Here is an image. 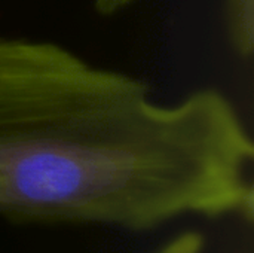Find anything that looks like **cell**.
<instances>
[{
  "mask_svg": "<svg viewBox=\"0 0 254 253\" xmlns=\"http://www.w3.org/2000/svg\"><path fill=\"white\" fill-rule=\"evenodd\" d=\"M254 145L234 101L159 103L132 75L43 39L0 37V216L152 230L253 218Z\"/></svg>",
  "mask_w": 254,
  "mask_h": 253,
  "instance_id": "6da1fadb",
  "label": "cell"
},
{
  "mask_svg": "<svg viewBox=\"0 0 254 253\" xmlns=\"http://www.w3.org/2000/svg\"><path fill=\"white\" fill-rule=\"evenodd\" d=\"M225 28L234 51L250 58L254 49V0H225Z\"/></svg>",
  "mask_w": 254,
  "mask_h": 253,
  "instance_id": "7a4b0ae2",
  "label": "cell"
},
{
  "mask_svg": "<svg viewBox=\"0 0 254 253\" xmlns=\"http://www.w3.org/2000/svg\"><path fill=\"white\" fill-rule=\"evenodd\" d=\"M204 239L199 233L188 231L168 240L153 253H202Z\"/></svg>",
  "mask_w": 254,
  "mask_h": 253,
  "instance_id": "3957f363",
  "label": "cell"
},
{
  "mask_svg": "<svg viewBox=\"0 0 254 253\" xmlns=\"http://www.w3.org/2000/svg\"><path fill=\"white\" fill-rule=\"evenodd\" d=\"M134 1L135 0H94V6L101 15H115Z\"/></svg>",
  "mask_w": 254,
  "mask_h": 253,
  "instance_id": "277c9868",
  "label": "cell"
}]
</instances>
